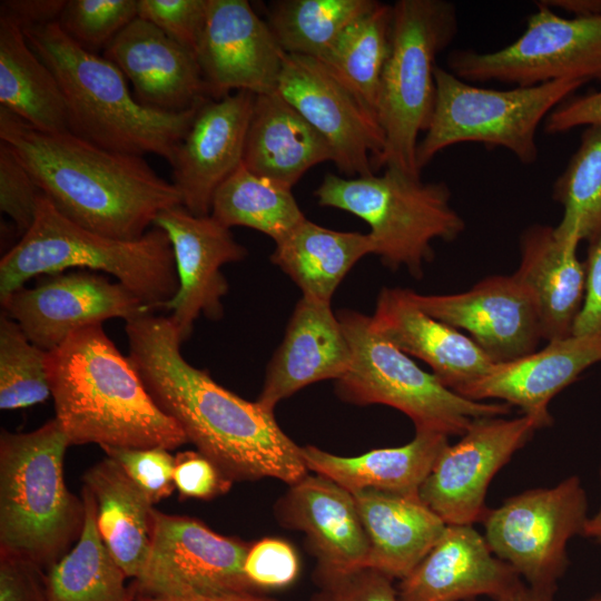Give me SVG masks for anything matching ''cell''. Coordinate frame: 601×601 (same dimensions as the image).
<instances>
[{"instance_id": "ac0fdd59", "label": "cell", "mask_w": 601, "mask_h": 601, "mask_svg": "<svg viewBox=\"0 0 601 601\" xmlns=\"http://www.w3.org/2000/svg\"><path fill=\"white\" fill-rule=\"evenodd\" d=\"M196 56L208 97L219 99L233 90L276 91L285 52L248 1L208 0Z\"/></svg>"}, {"instance_id": "f907efd6", "label": "cell", "mask_w": 601, "mask_h": 601, "mask_svg": "<svg viewBox=\"0 0 601 601\" xmlns=\"http://www.w3.org/2000/svg\"><path fill=\"white\" fill-rule=\"evenodd\" d=\"M67 0H2L0 18L9 19L22 30L57 22Z\"/></svg>"}, {"instance_id": "52a82bcc", "label": "cell", "mask_w": 601, "mask_h": 601, "mask_svg": "<svg viewBox=\"0 0 601 601\" xmlns=\"http://www.w3.org/2000/svg\"><path fill=\"white\" fill-rule=\"evenodd\" d=\"M314 195L319 206L366 221L382 263L393 270L404 266L417 278L423 264L434 257L432 242L455 240L465 229L464 219L450 204L446 183H425L397 167L354 178L327 173Z\"/></svg>"}, {"instance_id": "44dd1931", "label": "cell", "mask_w": 601, "mask_h": 601, "mask_svg": "<svg viewBox=\"0 0 601 601\" xmlns=\"http://www.w3.org/2000/svg\"><path fill=\"white\" fill-rule=\"evenodd\" d=\"M524 585L472 525H446L437 543L400 580L397 597L400 601H470L487 595L497 601Z\"/></svg>"}, {"instance_id": "7bdbcfd3", "label": "cell", "mask_w": 601, "mask_h": 601, "mask_svg": "<svg viewBox=\"0 0 601 601\" xmlns=\"http://www.w3.org/2000/svg\"><path fill=\"white\" fill-rule=\"evenodd\" d=\"M299 571L296 550L289 542L278 538H264L250 544L244 563L248 581L262 592L292 585Z\"/></svg>"}, {"instance_id": "2e32d148", "label": "cell", "mask_w": 601, "mask_h": 601, "mask_svg": "<svg viewBox=\"0 0 601 601\" xmlns=\"http://www.w3.org/2000/svg\"><path fill=\"white\" fill-rule=\"evenodd\" d=\"M277 91L326 139L339 173L374 174L385 145L377 118L321 61L285 53Z\"/></svg>"}, {"instance_id": "681fc988", "label": "cell", "mask_w": 601, "mask_h": 601, "mask_svg": "<svg viewBox=\"0 0 601 601\" xmlns=\"http://www.w3.org/2000/svg\"><path fill=\"white\" fill-rule=\"evenodd\" d=\"M592 125H601V90L565 99L545 118L543 129L556 135Z\"/></svg>"}, {"instance_id": "f1b7e54d", "label": "cell", "mask_w": 601, "mask_h": 601, "mask_svg": "<svg viewBox=\"0 0 601 601\" xmlns=\"http://www.w3.org/2000/svg\"><path fill=\"white\" fill-rule=\"evenodd\" d=\"M333 157L326 139L277 90L255 96L243 158L248 170L293 187Z\"/></svg>"}, {"instance_id": "e575fe53", "label": "cell", "mask_w": 601, "mask_h": 601, "mask_svg": "<svg viewBox=\"0 0 601 601\" xmlns=\"http://www.w3.org/2000/svg\"><path fill=\"white\" fill-rule=\"evenodd\" d=\"M210 215L228 228L258 230L275 244L306 218L292 187L254 174L244 165L217 189Z\"/></svg>"}, {"instance_id": "ee69618b", "label": "cell", "mask_w": 601, "mask_h": 601, "mask_svg": "<svg viewBox=\"0 0 601 601\" xmlns=\"http://www.w3.org/2000/svg\"><path fill=\"white\" fill-rule=\"evenodd\" d=\"M208 0H138V18L162 30L196 53L207 18Z\"/></svg>"}, {"instance_id": "484cf974", "label": "cell", "mask_w": 601, "mask_h": 601, "mask_svg": "<svg viewBox=\"0 0 601 601\" xmlns=\"http://www.w3.org/2000/svg\"><path fill=\"white\" fill-rule=\"evenodd\" d=\"M371 323L398 349L425 362L455 393L481 378L494 364L470 336L417 307L407 289L383 288Z\"/></svg>"}, {"instance_id": "3957f363", "label": "cell", "mask_w": 601, "mask_h": 601, "mask_svg": "<svg viewBox=\"0 0 601 601\" xmlns=\"http://www.w3.org/2000/svg\"><path fill=\"white\" fill-rule=\"evenodd\" d=\"M48 375L55 418L70 445L171 451L188 442L102 324L75 332L48 352Z\"/></svg>"}, {"instance_id": "9a60e30c", "label": "cell", "mask_w": 601, "mask_h": 601, "mask_svg": "<svg viewBox=\"0 0 601 601\" xmlns=\"http://www.w3.org/2000/svg\"><path fill=\"white\" fill-rule=\"evenodd\" d=\"M542 423L529 415L474 420L462 439L447 444L420 487V499L446 525L482 522L493 476L532 437Z\"/></svg>"}, {"instance_id": "7dc6e473", "label": "cell", "mask_w": 601, "mask_h": 601, "mask_svg": "<svg viewBox=\"0 0 601 601\" xmlns=\"http://www.w3.org/2000/svg\"><path fill=\"white\" fill-rule=\"evenodd\" d=\"M0 601H48L46 573L33 562L0 550Z\"/></svg>"}, {"instance_id": "f5cc1de1", "label": "cell", "mask_w": 601, "mask_h": 601, "mask_svg": "<svg viewBox=\"0 0 601 601\" xmlns=\"http://www.w3.org/2000/svg\"><path fill=\"white\" fill-rule=\"evenodd\" d=\"M553 11L559 10L570 14V18L601 17V0H540L535 1Z\"/></svg>"}, {"instance_id": "d6a6232c", "label": "cell", "mask_w": 601, "mask_h": 601, "mask_svg": "<svg viewBox=\"0 0 601 601\" xmlns=\"http://www.w3.org/2000/svg\"><path fill=\"white\" fill-rule=\"evenodd\" d=\"M0 107L50 132L68 131L60 86L31 49L23 30L0 18Z\"/></svg>"}, {"instance_id": "4dcf8cb0", "label": "cell", "mask_w": 601, "mask_h": 601, "mask_svg": "<svg viewBox=\"0 0 601 601\" xmlns=\"http://www.w3.org/2000/svg\"><path fill=\"white\" fill-rule=\"evenodd\" d=\"M82 482L93 497L102 542L126 575L137 579L149 554L154 504L108 456L88 469Z\"/></svg>"}, {"instance_id": "d4e9b609", "label": "cell", "mask_w": 601, "mask_h": 601, "mask_svg": "<svg viewBox=\"0 0 601 601\" xmlns=\"http://www.w3.org/2000/svg\"><path fill=\"white\" fill-rule=\"evenodd\" d=\"M351 363L348 341L331 304L302 296L267 365L257 402L274 412L280 401L305 386L338 380Z\"/></svg>"}, {"instance_id": "ab89813d", "label": "cell", "mask_w": 601, "mask_h": 601, "mask_svg": "<svg viewBox=\"0 0 601 601\" xmlns=\"http://www.w3.org/2000/svg\"><path fill=\"white\" fill-rule=\"evenodd\" d=\"M138 17V0H67L57 21L61 30L96 53Z\"/></svg>"}, {"instance_id": "8992f818", "label": "cell", "mask_w": 601, "mask_h": 601, "mask_svg": "<svg viewBox=\"0 0 601 601\" xmlns=\"http://www.w3.org/2000/svg\"><path fill=\"white\" fill-rule=\"evenodd\" d=\"M70 445L56 418L23 433L0 434V550L48 570L77 541L85 505L66 486Z\"/></svg>"}, {"instance_id": "9c48e42d", "label": "cell", "mask_w": 601, "mask_h": 601, "mask_svg": "<svg viewBox=\"0 0 601 601\" xmlns=\"http://www.w3.org/2000/svg\"><path fill=\"white\" fill-rule=\"evenodd\" d=\"M336 316L352 352L348 371L335 381L342 401L394 407L412 420L415 432L447 437L462 436L476 418L511 412L508 403L469 400L446 387L375 332L370 316L352 309H339Z\"/></svg>"}, {"instance_id": "277c9868", "label": "cell", "mask_w": 601, "mask_h": 601, "mask_svg": "<svg viewBox=\"0 0 601 601\" xmlns=\"http://www.w3.org/2000/svg\"><path fill=\"white\" fill-rule=\"evenodd\" d=\"M23 33L60 86L68 131L108 150L154 154L171 162L203 102L180 112L148 108L130 93L111 61L80 47L57 22Z\"/></svg>"}, {"instance_id": "c3c4849f", "label": "cell", "mask_w": 601, "mask_h": 601, "mask_svg": "<svg viewBox=\"0 0 601 601\" xmlns=\"http://www.w3.org/2000/svg\"><path fill=\"white\" fill-rule=\"evenodd\" d=\"M584 267V299L572 335L601 336V235L589 243Z\"/></svg>"}, {"instance_id": "30bf717a", "label": "cell", "mask_w": 601, "mask_h": 601, "mask_svg": "<svg viewBox=\"0 0 601 601\" xmlns=\"http://www.w3.org/2000/svg\"><path fill=\"white\" fill-rule=\"evenodd\" d=\"M435 101L430 125L416 147L421 171L442 150L480 142L509 150L523 165L536 161V131L549 114L587 85L562 79L533 87L490 89L435 67Z\"/></svg>"}, {"instance_id": "8fae6325", "label": "cell", "mask_w": 601, "mask_h": 601, "mask_svg": "<svg viewBox=\"0 0 601 601\" xmlns=\"http://www.w3.org/2000/svg\"><path fill=\"white\" fill-rule=\"evenodd\" d=\"M588 518L585 491L573 475L554 487L509 497L489 510L482 522L492 552L533 591L554 598L558 580L569 565L566 544L582 533Z\"/></svg>"}, {"instance_id": "7402d4cb", "label": "cell", "mask_w": 601, "mask_h": 601, "mask_svg": "<svg viewBox=\"0 0 601 601\" xmlns=\"http://www.w3.org/2000/svg\"><path fill=\"white\" fill-rule=\"evenodd\" d=\"M144 106L180 112L209 99L196 53L155 24L134 19L104 49Z\"/></svg>"}, {"instance_id": "4fadbf2b", "label": "cell", "mask_w": 601, "mask_h": 601, "mask_svg": "<svg viewBox=\"0 0 601 601\" xmlns=\"http://www.w3.org/2000/svg\"><path fill=\"white\" fill-rule=\"evenodd\" d=\"M249 546L196 519L155 509L149 554L135 579V597L258 591L244 572Z\"/></svg>"}, {"instance_id": "e0dca14e", "label": "cell", "mask_w": 601, "mask_h": 601, "mask_svg": "<svg viewBox=\"0 0 601 601\" xmlns=\"http://www.w3.org/2000/svg\"><path fill=\"white\" fill-rule=\"evenodd\" d=\"M154 227L166 233L173 247L179 289L167 309L185 342L201 314L210 321L224 316L221 299L229 285L221 267L243 260L248 252L211 215L195 216L181 205L161 210Z\"/></svg>"}, {"instance_id": "ffe728a7", "label": "cell", "mask_w": 601, "mask_h": 601, "mask_svg": "<svg viewBox=\"0 0 601 601\" xmlns=\"http://www.w3.org/2000/svg\"><path fill=\"white\" fill-rule=\"evenodd\" d=\"M254 101V93L236 91L198 107L170 162L171 183L193 215H210L215 193L243 165Z\"/></svg>"}, {"instance_id": "8d00e7d4", "label": "cell", "mask_w": 601, "mask_h": 601, "mask_svg": "<svg viewBox=\"0 0 601 601\" xmlns=\"http://www.w3.org/2000/svg\"><path fill=\"white\" fill-rule=\"evenodd\" d=\"M374 0H277L266 22L287 55L321 60L341 33L375 8Z\"/></svg>"}, {"instance_id": "f546056e", "label": "cell", "mask_w": 601, "mask_h": 601, "mask_svg": "<svg viewBox=\"0 0 601 601\" xmlns=\"http://www.w3.org/2000/svg\"><path fill=\"white\" fill-rule=\"evenodd\" d=\"M447 444L446 435L415 432L405 445L376 449L359 456H338L314 445L302 446V456L308 471L334 481L352 494L375 490L418 495Z\"/></svg>"}, {"instance_id": "836d02e7", "label": "cell", "mask_w": 601, "mask_h": 601, "mask_svg": "<svg viewBox=\"0 0 601 601\" xmlns=\"http://www.w3.org/2000/svg\"><path fill=\"white\" fill-rule=\"evenodd\" d=\"M85 524L76 545L46 572L48 601H134L128 578L102 542L96 504L82 487Z\"/></svg>"}, {"instance_id": "f35d334b", "label": "cell", "mask_w": 601, "mask_h": 601, "mask_svg": "<svg viewBox=\"0 0 601 601\" xmlns=\"http://www.w3.org/2000/svg\"><path fill=\"white\" fill-rule=\"evenodd\" d=\"M51 396L48 352L30 342L4 312L0 316V408H24Z\"/></svg>"}, {"instance_id": "d590c367", "label": "cell", "mask_w": 601, "mask_h": 601, "mask_svg": "<svg viewBox=\"0 0 601 601\" xmlns=\"http://www.w3.org/2000/svg\"><path fill=\"white\" fill-rule=\"evenodd\" d=\"M391 27L392 4L378 2L373 10L351 23L327 55L318 60L376 118Z\"/></svg>"}, {"instance_id": "5bb4252c", "label": "cell", "mask_w": 601, "mask_h": 601, "mask_svg": "<svg viewBox=\"0 0 601 601\" xmlns=\"http://www.w3.org/2000/svg\"><path fill=\"white\" fill-rule=\"evenodd\" d=\"M0 302L2 312L46 352L83 327L156 312L124 284L86 269L39 276L33 287L22 286Z\"/></svg>"}, {"instance_id": "603a6c76", "label": "cell", "mask_w": 601, "mask_h": 601, "mask_svg": "<svg viewBox=\"0 0 601 601\" xmlns=\"http://www.w3.org/2000/svg\"><path fill=\"white\" fill-rule=\"evenodd\" d=\"M279 525L302 531L316 558V573H345L364 568L368 539L354 495L334 481L307 474L278 499Z\"/></svg>"}, {"instance_id": "5b68a950", "label": "cell", "mask_w": 601, "mask_h": 601, "mask_svg": "<svg viewBox=\"0 0 601 601\" xmlns=\"http://www.w3.org/2000/svg\"><path fill=\"white\" fill-rule=\"evenodd\" d=\"M75 268L114 276L155 311L167 309L179 289L164 230L152 226L136 240L110 238L69 220L42 194L32 226L0 260V300L33 277Z\"/></svg>"}, {"instance_id": "4316f807", "label": "cell", "mask_w": 601, "mask_h": 601, "mask_svg": "<svg viewBox=\"0 0 601 601\" xmlns=\"http://www.w3.org/2000/svg\"><path fill=\"white\" fill-rule=\"evenodd\" d=\"M578 247L560 242L548 225H531L520 237L521 260L512 275L531 295L548 342L572 335L583 304L585 267Z\"/></svg>"}, {"instance_id": "6da1fadb", "label": "cell", "mask_w": 601, "mask_h": 601, "mask_svg": "<svg viewBox=\"0 0 601 601\" xmlns=\"http://www.w3.org/2000/svg\"><path fill=\"white\" fill-rule=\"evenodd\" d=\"M125 328L128 356L154 402L230 481L269 477L290 485L308 474L302 446L279 427L273 411L185 359L170 316L146 314Z\"/></svg>"}, {"instance_id": "74e56055", "label": "cell", "mask_w": 601, "mask_h": 601, "mask_svg": "<svg viewBox=\"0 0 601 601\" xmlns=\"http://www.w3.org/2000/svg\"><path fill=\"white\" fill-rule=\"evenodd\" d=\"M552 198L563 207L553 227L560 242L579 246L601 235V125L583 128L577 150L553 184Z\"/></svg>"}, {"instance_id": "83f0119b", "label": "cell", "mask_w": 601, "mask_h": 601, "mask_svg": "<svg viewBox=\"0 0 601 601\" xmlns=\"http://www.w3.org/2000/svg\"><path fill=\"white\" fill-rule=\"evenodd\" d=\"M368 539L364 568L404 579L443 535L446 524L418 495L375 490L353 494Z\"/></svg>"}, {"instance_id": "d6986e66", "label": "cell", "mask_w": 601, "mask_h": 601, "mask_svg": "<svg viewBox=\"0 0 601 601\" xmlns=\"http://www.w3.org/2000/svg\"><path fill=\"white\" fill-rule=\"evenodd\" d=\"M407 294L430 316L467 332L494 364L535 352L542 339L534 302L513 275H493L456 294Z\"/></svg>"}, {"instance_id": "7a4b0ae2", "label": "cell", "mask_w": 601, "mask_h": 601, "mask_svg": "<svg viewBox=\"0 0 601 601\" xmlns=\"http://www.w3.org/2000/svg\"><path fill=\"white\" fill-rule=\"evenodd\" d=\"M0 141L61 215L97 234L139 239L161 210L181 205L174 184L144 157L105 149L70 131L40 130L3 107Z\"/></svg>"}, {"instance_id": "7c38bea8", "label": "cell", "mask_w": 601, "mask_h": 601, "mask_svg": "<svg viewBox=\"0 0 601 601\" xmlns=\"http://www.w3.org/2000/svg\"><path fill=\"white\" fill-rule=\"evenodd\" d=\"M523 33L490 52L454 50L449 70L470 82L533 87L570 79L601 82V17L565 18L534 2Z\"/></svg>"}, {"instance_id": "60d3db41", "label": "cell", "mask_w": 601, "mask_h": 601, "mask_svg": "<svg viewBox=\"0 0 601 601\" xmlns=\"http://www.w3.org/2000/svg\"><path fill=\"white\" fill-rule=\"evenodd\" d=\"M155 504L168 497L175 487V456L164 447H101Z\"/></svg>"}, {"instance_id": "9f6ffc18", "label": "cell", "mask_w": 601, "mask_h": 601, "mask_svg": "<svg viewBox=\"0 0 601 601\" xmlns=\"http://www.w3.org/2000/svg\"><path fill=\"white\" fill-rule=\"evenodd\" d=\"M584 601H601V594H595L593 597H590L589 599Z\"/></svg>"}, {"instance_id": "bcb514c9", "label": "cell", "mask_w": 601, "mask_h": 601, "mask_svg": "<svg viewBox=\"0 0 601 601\" xmlns=\"http://www.w3.org/2000/svg\"><path fill=\"white\" fill-rule=\"evenodd\" d=\"M174 482L180 497L198 500L224 495L234 483L198 451H184L175 455Z\"/></svg>"}, {"instance_id": "f6af8a7d", "label": "cell", "mask_w": 601, "mask_h": 601, "mask_svg": "<svg viewBox=\"0 0 601 601\" xmlns=\"http://www.w3.org/2000/svg\"><path fill=\"white\" fill-rule=\"evenodd\" d=\"M318 589L309 601H400L393 579L371 569L345 573H316Z\"/></svg>"}, {"instance_id": "1f68e13d", "label": "cell", "mask_w": 601, "mask_h": 601, "mask_svg": "<svg viewBox=\"0 0 601 601\" xmlns=\"http://www.w3.org/2000/svg\"><path fill=\"white\" fill-rule=\"evenodd\" d=\"M368 254H374L368 234L333 230L305 218L276 243L270 260L303 296L331 304L346 274Z\"/></svg>"}, {"instance_id": "816d5d0a", "label": "cell", "mask_w": 601, "mask_h": 601, "mask_svg": "<svg viewBox=\"0 0 601 601\" xmlns=\"http://www.w3.org/2000/svg\"><path fill=\"white\" fill-rule=\"evenodd\" d=\"M137 601H276L265 592L195 593L177 597L138 598Z\"/></svg>"}, {"instance_id": "b9f144b4", "label": "cell", "mask_w": 601, "mask_h": 601, "mask_svg": "<svg viewBox=\"0 0 601 601\" xmlns=\"http://www.w3.org/2000/svg\"><path fill=\"white\" fill-rule=\"evenodd\" d=\"M41 195L13 150L0 141V208L13 221L20 237L32 226Z\"/></svg>"}, {"instance_id": "ba28073f", "label": "cell", "mask_w": 601, "mask_h": 601, "mask_svg": "<svg viewBox=\"0 0 601 601\" xmlns=\"http://www.w3.org/2000/svg\"><path fill=\"white\" fill-rule=\"evenodd\" d=\"M457 11L446 0H397L392 4L388 56L382 73L376 116L385 145L374 171L397 167L420 176L418 136L435 101V59L457 33Z\"/></svg>"}, {"instance_id": "db71d44e", "label": "cell", "mask_w": 601, "mask_h": 601, "mask_svg": "<svg viewBox=\"0 0 601 601\" xmlns=\"http://www.w3.org/2000/svg\"><path fill=\"white\" fill-rule=\"evenodd\" d=\"M581 535L601 543V505L599 511L593 516L587 519Z\"/></svg>"}, {"instance_id": "cb8c5ba5", "label": "cell", "mask_w": 601, "mask_h": 601, "mask_svg": "<svg viewBox=\"0 0 601 601\" xmlns=\"http://www.w3.org/2000/svg\"><path fill=\"white\" fill-rule=\"evenodd\" d=\"M601 362V336L571 335L548 342L541 351L506 363L493 364L481 378L457 394L483 402L502 400L520 407L524 415L552 424L550 401L591 365Z\"/></svg>"}, {"instance_id": "11a10c76", "label": "cell", "mask_w": 601, "mask_h": 601, "mask_svg": "<svg viewBox=\"0 0 601 601\" xmlns=\"http://www.w3.org/2000/svg\"><path fill=\"white\" fill-rule=\"evenodd\" d=\"M497 601H554V598L538 593L533 591L528 584H525L516 593Z\"/></svg>"}]
</instances>
